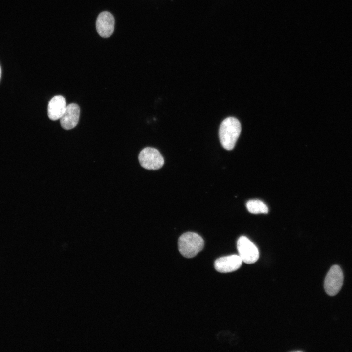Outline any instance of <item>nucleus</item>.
I'll use <instances>...</instances> for the list:
<instances>
[{
    "label": "nucleus",
    "instance_id": "obj_1",
    "mask_svg": "<svg viewBox=\"0 0 352 352\" xmlns=\"http://www.w3.org/2000/svg\"><path fill=\"white\" fill-rule=\"evenodd\" d=\"M241 131V126L238 119L229 117L221 123L219 131V138L223 147L227 150L233 149Z\"/></svg>",
    "mask_w": 352,
    "mask_h": 352
},
{
    "label": "nucleus",
    "instance_id": "obj_2",
    "mask_svg": "<svg viewBox=\"0 0 352 352\" xmlns=\"http://www.w3.org/2000/svg\"><path fill=\"white\" fill-rule=\"evenodd\" d=\"M178 245L179 251L182 255L187 258H191L202 250L204 240L197 233L188 232L180 236Z\"/></svg>",
    "mask_w": 352,
    "mask_h": 352
},
{
    "label": "nucleus",
    "instance_id": "obj_3",
    "mask_svg": "<svg viewBox=\"0 0 352 352\" xmlns=\"http://www.w3.org/2000/svg\"><path fill=\"white\" fill-rule=\"evenodd\" d=\"M138 159L141 166L148 170H158L161 168L164 160L159 151L154 148L146 147L140 153Z\"/></svg>",
    "mask_w": 352,
    "mask_h": 352
},
{
    "label": "nucleus",
    "instance_id": "obj_4",
    "mask_svg": "<svg viewBox=\"0 0 352 352\" xmlns=\"http://www.w3.org/2000/svg\"><path fill=\"white\" fill-rule=\"evenodd\" d=\"M239 256L242 262L247 264L255 263L259 257L256 246L246 237L241 236L237 242Z\"/></svg>",
    "mask_w": 352,
    "mask_h": 352
},
{
    "label": "nucleus",
    "instance_id": "obj_5",
    "mask_svg": "<svg viewBox=\"0 0 352 352\" xmlns=\"http://www.w3.org/2000/svg\"><path fill=\"white\" fill-rule=\"evenodd\" d=\"M343 274L338 265H333L327 273L324 280V289L330 296L336 295L341 288Z\"/></svg>",
    "mask_w": 352,
    "mask_h": 352
},
{
    "label": "nucleus",
    "instance_id": "obj_6",
    "mask_svg": "<svg viewBox=\"0 0 352 352\" xmlns=\"http://www.w3.org/2000/svg\"><path fill=\"white\" fill-rule=\"evenodd\" d=\"M114 18L110 13L107 11L100 13L96 22L98 33L102 37H109L114 31Z\"/></svg>",
    "mask_w": 352,
    "mask_h": 352
},
{
    "label": "nucleus",
    "instance_id": "obj_7",
    "mask_svg": "<svg viewBox=\"0 0 352 352\" xmlns=\"http://www.w3.org/2000/svg\"><path fill=\"white\" fill-rule=\"evenodd\" d=\"M242 261L239 255H232L219 258L215 260V269L221 273H228L239 269Z\"/></svg>",
    "mask_w": 352,
    "mask_h": 352
},
{
    "label": "nucleus",
    "instance_id": "obj_8",
    "mask_svg": "<svg viewBox=\"0 0 352 352\" xmlns=\"http://www.w3.org/2000/svg\"><path fill=\"white\" fill-rule=\"evenodd\" d=\"M80 110L75 103L67 105L66 110L60 119L62 127L65 130L74 128L77 125L80 116Z\"/></svg>",
    "mask_w": 352,
    "mask_h": 352
},
{
    "label": "nucleus",
    "instance_id": "obj_9",
    "mask_svg": "<svg viewBox=\"0 0 352 352\" xmlns=\"http://www.w3.org/2000/svg\"><path fill=\"white\" fill-rule=\"evenodd\" d=\"M66 106V100L63 96H54L48 104L47 113L49 119L53 121L60 119L64 113Z\"/></svg>",
    "mask_w": 352,
    "mask_h": 352
},
{
    "label": "nucleus",
    "instance_id": "obj_10",
    "mask_svg": "<svg viewBox=\"0 0 352 352\" xmlns=\"http://www.w3.org/2000/svg\"><path fill=\"white\" fill-rule=\"evenodd\" d=\"M248 211L252 214H266L268 212L267 205L259 200H250L246 203Z\"/></svg>",
    "mask_w": 352,
    "mask_h": 352
},
{
    "label": "nucleus",
    "instance_id": "obj_11",
    "mask_svg": "<svg viewBox=\"0 0 352 352\" xmlns=\"http://www.w3.org/2000/svg\"><path fill=\"white\" fill-rule=\"evenodd\" d=\"M1 67L0 66V78H1Z\"/></svg>",
    "mask_w": 352,
    "mask_h": 352
}]
</instances>
